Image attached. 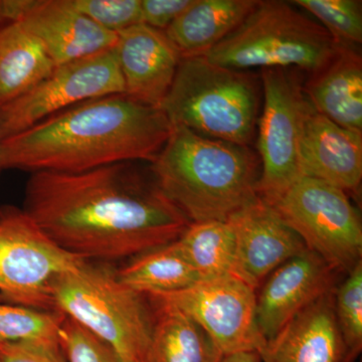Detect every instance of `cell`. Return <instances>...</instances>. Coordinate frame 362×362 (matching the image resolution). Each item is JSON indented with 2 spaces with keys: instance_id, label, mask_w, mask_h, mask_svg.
<instances>
[{
  "instance_id": "cell-1",
  "label": "cell",
  "mask_w": 362,
  "mask_h": 362,
  "mask_svg": "<svg viewBox=\"0 0 362 362\" xmlns=\"http://www.w3.org/2000/svg\"><path fill=\"white\" fill-rule=\"evenodd\" d=\"M141 163L32 173L23 209L73 256L105 263L132 258L175 242L190 223Z\"/></svg>"
},
{
  "instance_id": "cell-2",
  "label": "cell",
  "mask_w": 362,
  "mask_h": 362,
  "mask_svg": "<svg viewBox=\"0 0 362 362\" xmlns=\"http://www.w3.org/2000/svg\"><path fill=\"white\" fill-rule=\"evenodd\" d=\"M171 132L164 112L125 94L89 100L0 140L2 169L75 173L151 163Z\"/></svg>"
},
{
  "instance_id": "cell-3",
  "label": "cell",
  "mask_w": 362,
  "mask_h": 362,
  "mask_svg": "<svg viewBox=\"0 0 362 362\" xmlns=\"http://www.w3.org/2000/svg\"><path fill=\"white\" fill-rule=\"evenodd\" d=\"M150 171L164 195L190 223L226 221L258 199L261 164L249 146L171 126Z\"/></svg>"
},
{
  "instance_id": "cell-4",
  "label": "cell",
  "mask_w": 362,
  "mask_h": 362,
  "mask_svg": "<svg viewBox=\"0 0 362 362\" xmlns=\"http://www.w3.org/2000/svg\"><path fill=\"white\" fill-rule=\"evenodd\" d=\"M54 310L110 345L123 362H145L154 312L147 295L124 285L105 262L86 259L52 280Z\"/></svg>"
},
{
  "instance_id": "cell-5",
  "label": "cell",
  "mask_w": 362,
  "mask_h": 362,
  "mask_svg": "<svg viewBox=\"0 0 362 362\" xmlns=\"http://www.w3.org/2000/svg\"><path fill=\"white\" fill-rule=\"evenodd\" d=\"M259 106L261 87L251 74L192 57L181 59L160 109L171 126L250 147L258 127Z\"/></svg>"
},
{
  "instance_id": "cell-6",
  "label": "cell",
  "mask_w": 362,
  "mask_h": 362,
  "mask_svg": "<svg viewBox=\"0 0 362 362\" xmlns=\"http://www.w3.org/2000/svg\"><path fill=\"white\" fill-rule=\"evenodd\" d=\"M338 45L292 2L266 0L204 57L233 70L295 68L311 75L330 61Z\"/></svg>"
},
{
  "instance_id": "cell-7",
  "label": "cell",
  "mask_w": 362,
  "mask_h": 362,
  "mask_svg": "<svg viewBox=\"0 0 362 362\" xmlns=\"http://www.w3.org/2000/svg\"><path fill=\"white\" fill-rule=\"evenodd\" d=\"M271 206L307 249L338 273L346 275L362 261L361 216L340 188L302 177Z\"/></svg>"
},
{
  "instance_id": "cell-8",
  "label": "cell",
  "mask_w": 362,
  "mask_h": 362,
  "mask_svg": "<svg viewBox=\"0 0 362 362\" xmlns=\"http://www.w3.org/2000/svg\"><path fill=\"white\" fill-rule=\"evenodd\" d=\"M263 112L258 122L261 171L259 197L273 204L304 177L300 143L309 101L303 86L289 69L262 70Z\"/></svg>"
},
{
  "instance_id": "cell-9",
  "label": "cell",
  "mask_w": 362,
  "mask_h": 362,
  "mask_svg": "<svg viewBox=\"0 0 362 362\" xmlns=\"http://www.w3.org/2000/svg\"><path fill=\"white\" fill-rule=\"evenodd\" d=\"M84 261L57 247L23 207L0 206L2 299L40 310H54L52 280L78 268Z\"/></svg>"
},
{
  "instance_id": "cell-10",
  "label": "cell",
  "mask_w": 362,
  "mask_h": 362,
  "mask_svg": "<svg viewBox=\"0 0 362 362\" xmlns=\"http://www.w3.org/2000/svg\"><path fill=\"white\" fill-rule=\"evenodd\" d=\"M124 92L113 49L57 66L39 84L0 108V140L83 102Z\"/></svg>"
},
{
  "instance_id": "cell-11",
  "label": "cell",
  "mask_w": 362,
  "mask_h": 362,
  "mask_svg": "<svg viewBox=\"0 0 362 362\" xmlns=\"http://www.w3.org/2000/svg\"><path fill=\"white\" fill-rule=\"evenodd\" d=\"M256 290L233 274L166 294L147 295L170 305L206 331L223 356L262 351L267 340L257 323Z\"/></svg>"
},
{
  "instance_id": "cell-12",
  "label": "cell",
  "mask_w": 362,
  "mask_h": 362,
  "mask_svg": "<svg viewBox=\"0 0 362 362\" xmlns=\"http://www.w3.org/2000/svg\"><path fill=\"white\" fill-rule=\"evenodd\" d=\"M340 275L308 249L272 272L256 293L257 323L267 341L298 313L334 291Z\"/></svg>"
},
{
  "instance_id": "cell-13",
  "label": "cell",
  "mask_w": 362,
  "mask_h": 362,
  "mask_svg": "<svg viewBox=\"0 0 362 362\" xmlns=\"http://www.w3.org/2000/svg\"><path fill=\"white\" fill-rule=\"evenodd\" d=\"M228 221L235 237L233 275L256 291L272 272L307 249L301 238L261 197Z\"/></svg>"
},
{
  "instance_id": "cell-14",
  "label": "cell",
  "mask_w": 362,
  "mask_h": 362,
  "mask_svg": "<svg viewBox=\"0 0 362 362\" xmlns=\"http://www.w3.org/2000/svg\"><path fill=\"white\" fill-rule=\"evenodd\" d=\"M13 11L16 23L42 42L56 66L115 47L117 33L78 13L69 0H16Z\"/></svg>"
},
{
  "instance_id": "cell-15",
  "label": "cell",
  "mask_w": 362,
  "mask_h": 362,
  "mask_svg": "<svg viewBox=\"0 0 362 362\" xmlns=\"http://www.w3.org/2000/svg\"><path fill=\"white\" fill-rule=\"evenodd\" d=\"M113 52L131 99L154 108L168 94L181 61L165 33L139 23L117 33Z\"/></svg>"
},
{
  "instance_id": "cell-16",
  "label": "cell",
  "mask_w": 362,
  "mask_h": 362,
  "mask_svg": "<svg viewBox=\"0 0 362 362\" xmlns=\"http://www.w3.org/2000/svg\"><path fill=\"white\" fill-rule=\"evenodd\" d=\"M304 177L316 178L343 192H357L362 180V132L321 115L309 103L300 143Z\"/></svg>"
},
{
  "instance_id": "cell-17",
  "label": "cell",
  "mask_w": 362,
  "mask_h": 362,
  "mask_svg": "<svg viewBox=\"0 0 362 362\" xmlns=\"http://www.w3.org/2000/svg\"><path fill=\"white\" fill-rule=\"evenodd\" d=\"M334 291L298 313L268 340L259 352L261 362H346L335 318Z\"/></svg>"
},
{
  "instance_id": "cell-18",
  "label": "cell",
  "mask_w": 362,
  "mask_h": 362,
  "mask_svg": "<svg viewBox=\"0 0 362 362\" xmlns=\"http://www.w3.org/2000/svg\"><path fill=\"white\" fill-rule=\"evenodd\" d=\"M309 103L321 115L362 132V59L351 45H339L323 68L303 86Z\"/></svg>"
},
{
  "instance_id": "cell-19",
  "label": "cell",
  "mask_w": 362,
  "mask_h": 362,
  "mask_svg": "<svg viewBox=\"0 0 362 362\" xmlns=\"http://www.w3.org/2000/svg\"><path fill=\"white\" fill-rule=\"evenodd\" d=\"M258 0H192L164 30L181 59L204 57L233 32Z\"/></svg>"
},
{
  "instance_id": "cell-20",
  "label": "cell",
  "mask_w": 362,
  "mask_h": 362,
  "mask_svg": "<svg viewBox=\"0 0 362 362\" xmlns=\"http://www.w3.org/2000/svg\"><path fill=\"white\" fill-rule=\"evenodd\" d=\"M56 66L42 42L21 23L0 25V108L39 84Z\"/></svg>"
},
{
  "instance_id": "cell-21",
  "label": "cell",
  "mask_w": 362,
  "mask_h": 362,
  "mask_svg": "<svg viewBox=\"0 0 362 362\" xmlns=\"http://www.w3.org/2000/svg\"><path fill=\"white\" fill-rule=\"evenodd\" d=\"M149 300L154 322L145 362L221 361L223 352L199 324L170 305Z\"/></svg>"
},
{
  "instance_id": "cell-22",
  "label": "cell",
  "mask_w": 362,
  "mask_h": 362,
  "mask_svg": "<svg viewBox=\"0 0 362 362\" xmlns=\"http://www.w3.org/2000/svg\"><path fill=\"white\" fill-rule=\"evenodd\" d=\"M117 276L124 285L145 295L182 291L202 281L176 240L132 257Z\"/></svg>"
},
{
  "instance_id": "cell-23",
  "label": "cell",
  "mask_w": 362,
  "mask_h": 362,
  "mask_svg": "<svg viewBox=\"0 0 362 362\" xmlns=\"http://www.w3.org/2000/svg\"><path fill=\"white\" fill-rule=\"evenodd\" d=\"M176 243L202 280L233 274L235 237L230 221L190 223Z\"/></svg>"
},
{
  "instance_id": "cell-24",
  "label": "cell",
  "mask_w": 362,
  "mask_h": 362,
  "mask_svg": "<svg viewBox=\"0 0 362 362\" xmlns=\"http://www.w3.org/2000/svg\"><path fill=\"white\" fill-rule=\"evenodd\" d=\"M65 315L11 303L0 297V344L23 341H59Z\"/></svg>"
},
{
  "instance_id": "cell-25",
  "label": "cell",
  "mask_w": 362,
  "mask_h": 362,
  "mask_svg": "<svg viewBox=\"0 0 362 362\" xmlns=\"http://www.w3.org/2000/svg\"><path fill=\"white\" fill-rule=\"evenodd\" d=\"M334 313L346 349V362H354L362 350V261L335 288Z\"/></svg>"
},
{
  "instance_id": "cell-26",
  "label": "cell",
  "mask_w": 362,
  "mask_h": 362,
  "mask_svg": "<svg viewBox=\"0 0 362 362\" xmlns=\"http://www.w3.org/2000/svg\"><path fill=\"white\" fill-rule=\"evenodd\" d=\"M293 4L312 14L339 45L362 42V6L358 0H295ZM317 21V23H318Z\"/></svg>"
},
{
  "instance_id": "cell-27",
  "label": "cell",
  "mask_w": 362,
  "mask_h": 362,
  "mask_svg": "<svg viewBox=\"0 0 362 362\" xmlns=\"http://www.w3.org/2000/svg\"><path fill=\"white\" fill-rule=\"evenodd\" d=\"M66 362H123L115 350L65 316L59 334Z\"/></svg>"
},
{
  "instance_id": "cell-28",
  "label": "cell",
  "mask_w": 362,
  "mask_h": 362,
  "mask_svg": "<svg viewBox=\"0 0 362 362\" xmlns=\"http://www.w3.org/2000/svg\"><path fill=\"white\" fill-rule=\"evenodd\" d=\"M70 6L105 30L118 33L141 23V0H69Z\"/></svg>"
},
{
  "instance_id": "cell-29",
  "label": "cell",
  "mask_w": 362,
  "mask_h": 362,
  "mask_svg": "<svg viewBox=\"0 0 362 362\" xmlns=\"http://www.w3.org/2000/svg\"><path fill=\"white\" fill-rule=\"evenodd\" d=\"M0 362H66L59 341H23L0 344Z\"/></svg>"
},
{
  "instance_id": "cell-30",
  "label": "cell",
  "mask_w": 362,
  "mask_h": 362,
  "mask_svg": "<svg viewBox=\"0 0 362 362\" xmlns=\"http://www.w3.org/2000/svg\"><path fill=\"white\" fill-rule=\"evenodd\" d=\"M192 0H141V23L164 30L180 16Z\"/></svg>"
},
{
  "instance_id": "cell-31",
  "label": "cell",
  "mask_w": 362,
  "mask_h": 362,
  "mask_svg": "<svg viewBox=\"0 0 362 362\" xmlns=\"http://www.w3.org/2000/svg\"><path fill=\"white\" fill-rule=\"evenodd\" d=\"M221 362H261V357L257 351L239 352L223 356Z\"/></svg>"
},
{
  "instance_id": "cell-32",
  "label": "cell",
  "mask_w": 362,
  "mask_h": 362,
  "mask_svg": "<svg viewBox=\"0 0 362 362\" xmlns=\"http://www.w3.org/2000/svg\"><path fill=\"white\" fill-rule=\"evenodd\" d=\"M2 170H4V169H2L1 164H0V175H1Z\"/></svg>"
}]
</instances>
